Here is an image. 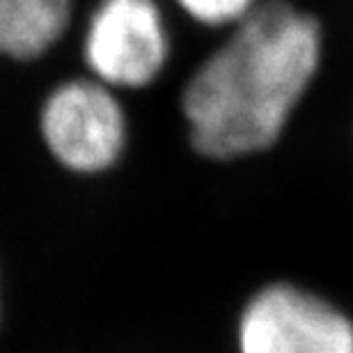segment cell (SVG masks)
I'll return each instance as SVG.
<instances>
[{"label":"cell","mask_w":353,"mask_h":353,"mask_svg":"<svg viewBox=\"0 0 353 353\" xmlns=\"http://www.w3.org/2000/svg\"><path fill=\"white\" fill-rule=\"evenodd\" d=\"M328 58L319 12L299 0H266L183 74L174 108L190 157L239 168L275 154L316 94Z\"/></svg>","instance_id":"cell-1"},{"label":"cell","mask_w":353,"mask_h":353,"mask_svg":"<svg viewBox=\"0 0 353 353\" xmlns=\"http://www.w3.org/2000/svg\"><path fill=\"white\" fill-rule=\"evenodd\" d=\"M131 101L79 67L55 76L34 101V145L69 181H108L129 165L136 150Z\"/></svg>","instance_id":"cell-2"},{"label":"cell","mask_w":353,"mask_h":353,"mask_svg":"<svg viewBox=\"0 0 353 353\" xmlns=\"http://www.w3.org/2000/svg\"><path fill=\"white\" fill-rule=\"evenodd\" d=\"M228 353H353V310L321 285L273 273L236 301Z\"/></svg>","instance_id":"cell-3"},{"label":"cell","mask_w":353,"mask_h":353,"mask_svg":"<svg viewBox=\"0 0 353 353\" xmlns=\"http://www.w3.org/2000/svg\"><path fill=\"white\" fill-rule=\"evenodd\" d=\"M174 19L168 0H92L74 34L79 69L129 99L150 94L172 74Z\"/></svg>","instance_id":"cell-4"},{"label":"cell","mask_w":353,"mask_h":353,"mask_svg":"<svg viewBox=\"0 0 353 353\" xmlns=\"http://www.w3.org/2000/svg\"><path fill=\"white\" fill-rule=\"evenodd\" d=\"M81 0H0V62L39 67L74 41Z\"/></svg>","instance_id":"cell-5"},{"label":"cell","mask_w":353,"mask_h":353,"mask_svg":"<svg viewBox=\"0 0 353 353\" xmlns=\"http://www.w3.org/2000/svg\"><path fill=\"white\" fill-rule=\"evenodd\" d=\"M264 3L266 0H168L176 19L214 39L241 26Z\"/></svg>","instance_id":"cell-6"},{"label":"cell","mask_w":353,"mask_h":353,"mask_svg":"<svg viewBox=\"0 0 353 353\" xmlns=\"http://www.w3.org/2000/svg\"><path fill=\"white\" fill-rule=\"evenodd\" d=\"M3 316H5V299H3V271H0V326H3Z\"/></svg>","instance_id":"cell-7"},{"label":"cell","mask_w":353,"mask_h":353,"mask_svg":"<svg viewBox=\"0 0 353 353\" xmlns=\"http://www.w3.org/2000/svg\"><path fill=\"white\" fill-rule=\"evenodd\" d=\"M351 145H353V115H351Z\"/></svg>","instance_id":"cell-8"}]
</instances>
